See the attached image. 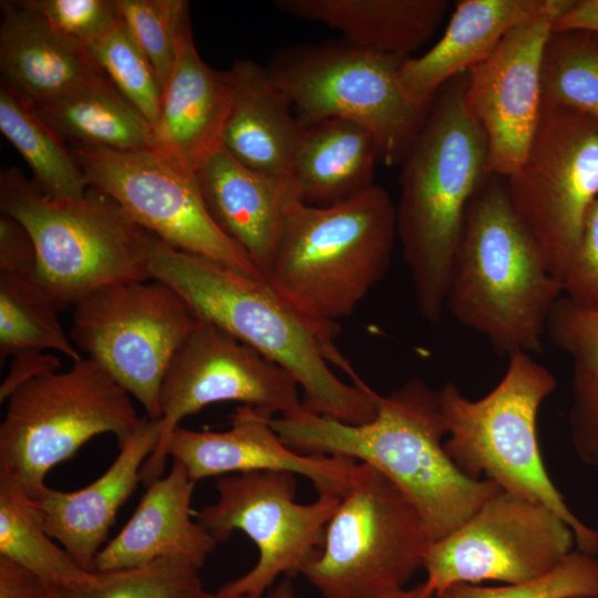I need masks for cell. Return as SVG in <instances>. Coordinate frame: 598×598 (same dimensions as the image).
<instances>
[{"mask_svg": "<svg viewBox=\"0 0 598 598\" xmlns=\"http://www.w3.org/2000/svg\"><path fill=\"white\" fill-rule=\"evenodd\" d=\"M41 598H63L62 590L56 587H48Z\"/></svg>", "mask_w": 598, "mask_h": 598, "instance_id": "7dc6e473", "label": "cell"}, {"mask_svg": "<svg viewBox=\"0 0 598 598\" xmlns=\"http://www.w3.org/2000/svg\"><path fill=\"white\" fill-rule=\"evenodd\" d=\"M405 59L352 44L302 49L268 68L305 127L340 118L367 128L379 159L400 165L430 106L415 104L400 80Z\"/></svg>", "mask_w": 598, "mask_h": 598, "instance_id": "30bf717a", "label": "cell"}, {"mask_svg": "<svg viewBox=\"0 0 598 598\" xmlns=\"http://www.w3.org/2000/svg\"><path fill=\"white\" fill-rule=\"evenodd\" d=\"M87 49L115 87L155 128L159 118L162 89L150 61L123 19L120 18Z\"/></svg>", "mask_w": 598, "mask_h": 598, "instance_id": "e575fe53", "label": "cell"}, {"mask_svg": "<svg viewBox=\"0 0 598 598\" xmlns=\"http://www.w3.org/2000/svg\"><path fill=\"white\" fill-rule=\"evenodd\" d=\"M225 401L282 417L307 411L289 372L221 328L199 319L164 374L159 391L162 436L151 456L161 451L183 419Z\"/></svg>", "mask_w": 598, "mask_h": 598, "instance_id": "2e32d148", "label": "cell"}, {"mask_svg": "<svg viewBox=\"0 0 598 598\" xmlns=\"http://www.w3.org/2000/svg\"><path fill=\"white\" fill-rule=\"evenodd\" d=\"M275 416L249 405H239L225 431H195L177 426L161 451L143 465L141 482L150 485L162 476L167 457L178 461L189 477L252 472H289L308 478L318 495L341 496L357 461L339 455L306 454L288 446L275 431Z\"/></svg>", "mask_w": 598, "mask_h": 598, "instance_id": "ac0fdd59", "label": "cell"}, {"mask_svg": "<svg viewBox=\"0 0 598 598\" xmlns=\"http://www.w3.org/2000/svg\"><path fill=\"white\" fill-rule=\"evenodd\" d=\"M398 239L396 206L370 188L329 206L293 200L262 278L324 344L385 276Z\"/></svg>", "mask_w": 598, "mask_h": 598, "instance_id": "277c9868", "label": "cell"}, {"mask_svg": "<svg viewBox=\"0 0 598 598\" xmlns=\"http://www.w3.org/2000/svg\"><path fill=\"white\" fill-rule=\"evenodd\" d=\"M594 558L597 563V566H598V527L596 528V548H595V553H594Z\"/></svg>", "mask_w": 598, "mask_h": 598, "instance_id": "c3c4849f", "label": "cell"}, {"mask_svg": "<svg viewBox=\"0 0 598 598\" xmlns=\"http://www.w3.org/2000/svg\"><path fill=\"white\" fill-rule=\"evenodd\" d=\"M233 86L229 70L217 71L202 60L188 25L162 91L154 150L196 174L223 147Z\"/></svg>", "mask_w": 598, "mask_h": 598, "instance_id": "ffe728a7", "label": "cell"}, {"mask_svg": "<svg viewBox=\"0 0 598 598\" xmlns=\"http://www.w3.org/2000/svg\"><path fill=\"white\" fill-rule=\"evenodd\" d=\"M0 556L40 578L47 586L70 590L97 578L60 548L47 533L32 499L11 477L0 474Z\"/></svg>", "mask_w": 598, "mask_h": 598, "instance_id": "4dcf8cb0", "label": "cell"}, {"mask_svg": "<svg viewBox=\"0 0 598 598\" xmlns=\"http://www.w3.org/2000/svg\"><path fill=\"white\" fill-rule=\"evenodd\" d=\"M61 362L51 353H27L12 358L10 369L0 385V402L9 396L23 383L50 372L59 371Z\"/></svg>", "mask_w": 598, "mask_h": 598, "instance_id": "60d3db41", "label": "cell"}, {"mask_svg": "<svg viewBox=\"0 0 598 598\" xmlns=\"http://www.w3.org/2000/svg\"><path fill=\"white\" fill-rule=\"evenodd\" d=\"M195 484L184 465L173 460L169 472L146 486L131 518L100 550L93 571L132 568L167 557L202 568L218 542L193 518Z\"/></svg>", "mask_w": 598, "mask_h": 598, "instance_id": "7402d4cb", "label": "cell"}, {"mask_svg": "<svg viewBox=\"0 0 598 598\" xmlns=\"http://www.w3.org/2000/svg\"><path fill=\"white\" fill-rule=\"evenodd\" d=\"M435 594L425 581L412 587L403 588L378 598H434Z\"/></svg>", "mask_w": 598, "mask_h": 598, "instance_id": "ee69618b", "label": "cell"}, {"mask_svg": "<svg viewBox=\"0 0 598 598\" xmlns=\"http://www.w3.org/2000/svg\"><path fill=\"white\" fill-rule=\"evenodd\" d=\"M574 549V533L559 516L499 489L461 526L432 542L424 581L435 595L457 584H516L546 574Z\"/></svg>", "mask_w": 598, "mask_h": 598, "instance_id": "9a60e30c", "label": "cell"}, {"mask_svg": "<svg viewBox=\"0 0 598 598\" xmlns=\"http://www.w3.org/2000/svg\"><path fill=\"white\" fill-rule=\"evenodd\" d=\"M546 0H461L442 38L420 56L406 58L400 80L408 96L429 107L440 89L488 58L506 33Z\"/></svg>", "mask_w": 598, "mask_h": 598, "instance_id": "cb8c5ba5", "label": "cell"}, {"mask_svg": "<svg viewBox=\"0 0 598 598\" xmlns=\"http://www.w3.org/2000/svg\"><path fill=\"white\" fill-rule=\"evenodd\" d=\"M563 31H585L598 37V0H573L553 27V32Z\"/></svg>", "mask_w": 598, "mask_h": 598, "instance_id": "7bdbcfd3", "label": "cell"}, {"mask_svg": "<svg viewBox=\"0 0 598 598\" xmlns=\"http://www.w3.org/2000/svg\"><path fill=\"white\" fill-rule=\"evenodd\" d=\"M506 182L516 214L564 286L598 198V121L543 103L526 156Z\"/></svg>", "mask_w": 598, "mask_h": 598, "instance_id": "7c38bea8", "label": "cell"}, {"mask_svg": "<svg viewBox=\"0 0 598 598\" xmlns=\"http://www.w3.org/2000/svg\"><path fill=\"white\" fill-rule=\"evenodd\" d=\"M196 177L214 220L264 276L287 209L299 198L244 166L224 147L204 163Z\"/></svg>", "mask_w": 598, "mask_h": 598, "instance_id": "603a6c76", "label": "cell"}, {"mask_svg": "<svg viewBox=\"0 0 598 598\" xmlns=\"http://www.w3.org/2000/svg\"><path fill=\"white\" fill-rule=\"evenodd\" d=\"M543 103L598 121V37L585 31L551 32L542 63Z\"/></svg>", "mask_w": 598, "mask_h": 598, "instance_id": "d6a6232c", "label": "cell"}, {"mask_svg": "<svg viewBox=\"0 0 598 598\" xmlns=\"http://www.w3.org/2000/svg\"><path fill=\"white\" fill-rule=\"evenodd\" d=\"M215 485L216 501L194 516L218 544L243 532L256 545L255 566L219 588L246 598H262L280 576L301 575L322 548L340 501V496L318 495L308 504L296 502V475L289 472L224 475Z\"/></svg>", "mask_w": 598, "mask_h": 598, "instance_id": "4fadbf2b", "label": "cell"}, {"mask_svg": "<svg viewBox=\"0 0 598 598\" xmlns=\"http://www.w3.org/2000/svg\"><path fill=\"white\" fill-rule=\"evenodd\" d=\"M37 265L33 239L23 224L1 213L0 272L31 277Z\"/></svg>", "mask_w": 598, "mask_h": 598, "instance_id": "ab89813d", "label": "cell"}, {"mask_svg": "<svg viewBox=\"0 0 598 598\" xmlns=\"http://www.w3.org/2000/svg\"><path fill=\"white\" fill-rule=\"evenodd\" d=\"M379 152L363 126L330 118L305 128L293 163L298 197L312 206H329L373 186Z\"/></svg>", "mask_w": 598, "mask_h": 598, "instance_id": "4316f807", "label": "cell"}, {"mask_svg": "<svg viewBox=\"0 0 598 598\" xmlns=\"http://www.w3.org/2000/svg\"><path fill=\"white\" fill-rule=\"evenodd\" d=\"M564 296L577 305L598 308V198L586 216L575 261L564 280Z\"/></svg>", "mask_w": 598, "mask_h": 598, "instance_id": "f35d334b", "label": "cell"}, {"mask_svg": "<svg viewBox=\"0 0 598 598\" xmlns=\"http://www.w3.org/2000/svg\"><path fill=\"white\" fill-rule=\"evenodd\" d=\"M55 299L31 277L0 272V353L54 350L73 362L83 355L60 320Z\"/></svg>", "mask_w": 598, "mask_h": 598, "instance_id": "1f68e13d", "label": "cell"}, {"mask_svg": "<svg viewBox=\"0 0 598 598\" xmlns=\"http://www.w3.org/2000/svg\"><path fill=\"white\" fill-rule=\"evenodd\" d=\"M89 187L114 199L141 227L171 247L262 277L212 217L196 174L154 148L69 146Z\"/></svg>", "mask_w": 598, "mask_h": 598, "instance_id": "5bb4252c", "label": "cell"}, {"mask_svg": "<svg viewBox=\"0 0 598 598\" xmlns=\"http://www.w3.org/2000/svg\"><path fill=\"white\" fill-rule=\"evenodd\" d=\"M573 0H546L467 71L465 104L483 127L491 169L508 177L524 161L542 113V63L556 20Z\"/></svg>", "mask_w": 598, "mask_h": 598, "instance_id": "e0dca14e", "label": "cell"}, {"mask_svg": "<svg viewBox=\"0 0 598 598\" xmlns=\"http://www.w3.org/2000/svg\"><path fill=\"white\" fill-rule=\"evenodd\" d=\"M116 6L163 91L176 60L179 39L190 25L189 3L185 0H116Z\"/></svg>", "mask_w": 598, "mask_h": 598, "instance_id": "d590c367", "label": "cell"}, {"mask_svg": "<svg viewBox=\"0 0 598 598\" xmlns=\"http://www.w3.org/2000/svg\"><path fill=\"white\" fill-rule=\"evenodd\" d=\"M467 72L434 96L400 166L396 231L420 315L437 324L468 205L493 173L486 134L465 104Z\"/></svg>", "mask_w": 598, "mask_h": 598, "instance_id": "7a4b0ae2", "label": "cell"}, {"mask_svg": "<svg viewBox=\"0 0 598 598\" xmlns=\"http://www.w3.org/2000/svg\"><path fill=\"white\" fill-rule=\"evenodd\" d=\"M556 388L554 374L523 351L508 355L501 380L477 400L454 382L444 383L436 391L447 432L444 447L466 476L492 481L554 512L571 528L576 549L594 556L596 529L568 507L540 453L537 419Z\"/></svg>", "mask_w": 598, "mask_h": 598, "instance_id": "8992f818", "label": "cell"}, {"mask_svg": "<svg viewBox=\"0 0 598 598\" xmlns=\"http://www.w3.org/2000/svg\"><path fill=\"white\" fill-rule=\"evenodd\" d=\"M564 286L492 173L472 198L448 280L445 309L494 352L543 350L548 316Z\"/></svg>", "mask_w": 598, "mask_h": 598, "instance_id": "5b68a950", "label": "cell"}, {"mask_svg": "<svg viewBox=\"0 0 598 598\" xmlns=\"http://www.w3.org/2000/svg\"><path fill=\"white\" fill-rule=\"evenodd\" d=\"M546 333L571 361V442L580 461L598 468V308L561 296L547 320Z\"/></svg>", "mask_w": 598, "mask_h": 598, "instance_id": "f1b7e54d", "label": "cell"}, {"mask_svg": "<svg viewBox=\"0 0 598 598\" xmlns=\"http://www.w3.org/2000/svg\"><path fill=\"white\" fill-rule=\"evenodd\" d=\"M434 598H446L444 595H435Z\"/></svg>", "mask_w": 598, "mask_h": 598, "instance_id": "681fc988", "label": "cell"}, {"mask_svg": "<svg viewBox=\"0 0 598 598\" xmlns=\"http://www.w3.org/2000/svg\"><path fill=\"white\" fill-rule=\"evenodd\" d=\"M194 598H246L244 596H230L228 594H225L224 591H221L220 589L214 591V592H209V591H204L203 594L194 597Z\"/></svg>", "mask_w": 598, "mask_h": 598, "instance_id": "bcb514c9", "label": "cell"}, {"mask_svg": "<svg viewBox=\"0 0 598 598\" xmlns=\"http://www.w3.org/2000/svg\"><path fill=\"white\" fill-rule=\"evenodd\" d=\"M229 71L234 86L223 147L298 197L293 163L306 127L268 68L237 60Z\"/></svg>", "mask_w": 598, "mask_h": 598, "instance_id": "44dd1931", "label": "cell"}, {"mask_svg": "<svg viewBox=\"0 0 598 598\" xmlns=\"http://www.w3.org/2000/svg\"><path fill=\"white\" fill-rule=\"evenodd\" d=\"M272 427L291 448L365 463L412 501L433 539L452 533L501 488L462 473L445 451L446 427L436 391L414 377L378 395L375 416L363 424L303 412L274 417Z\"/></svg>", "mask_w": 598, "mask_h": 598, "instance_id": "6da1fadb", "label": "cell"}, {"mask_svg": "<svg viewBox=\"0 0 598 598\" xmlns=\"http://www.w3.org/2000/svg\"><path fill=\"white\" fill-rule=\"evenodd\" d=\"M446 598H598V566L594 556L574 549L538 577L502 586L457 584Z\"/></svg>", "mask_w": 598, "mask_h": 598, "instance_id": "8d00e7d4", "label": "cell"}, {"mask_svg": "<svg viewBox=\"0 0 598 598\" xmlns=\"http://www.w3.org/2000/svg\"><path fill=\"white\" fill-rule=\"evenodd\" d=\"M199 570L187 559L167 557L132 568L96 573L94 582L61 590L63 598H194L205 591Z\"/></svg>", "mask_w": 598, "mask_h": 598, "instance_id": "836d02e7", "label": "cell"}, {"mask_svg": "<svg viewBox=\"0 0 598 598\" xmlns=\"http://www.w3.org/2000/svg\"><path fill=\"white\" fill-rule=\"evenodd\" d=\"M162 436L159 420L144 419L110 467L91 484L62 492L48 486L29 496L47 533L84 570L93 565L116 514L141 482L145 462Z\"/></svg>", "mask_w": 598, "mask_h": 598, "instance_id": "d6986e66", "label": "cell"}, {"mask_svg": "<svg viewBox=\"0 0 598 598\" xmlns=\"http://www.w3.org/2000/svg\"><path fill=\"white\" fill-rule=\"evenodd\" d=\"M14 2L38 17L58 34L86 49L121 18L116 0H14Z\"/></svg>", "mask_w": 598, "mask_h": 598, "instance_id": "74e56055", "label": "cell"}, {"mask_svg": "<svg viewBox=\"0 0 598 598\" xmlns=\"http://www.w3.org/2000/svg\"><path fill=\"white\" fill-rule=\"evenodd\" d=\"M0 131L30 167L47 197H82L89 189L70 147L42 120L35 106L12 85L0 82Z\"/></svg>", "mask_w": 598, "mask_h": 598, "instance_id": "f546056e", "label": "cell"}, {"mask_svg": "<svg viewBox=\"0 0 598 598\" xmlns=\"http://www.w3.org/2000/svg\"><path fill=\"white\" fill-rule=\"evenodd\" d=\"M292 17L339 30L347 43L399 58L421 48L439 29L447 0H276Z\"/></svg>", "mask_w": 598, "mask_h": 598, "instance_id": "484cf974", "label": "cell"}, {"mask_svg": "<svg viewBox=\"0 0 598 598\" xmlns=\"http://www.w3.org/2000/svg\"><path fill=\"white\" fill-rule=\"evenodd\" d=\"M35 109L69 146L116 151L155 147L153 126L106 75Z\"/></svg>", "mask_w": 598, "mask_h": 598, "instance_id": "83f0119b", "label": "cell"}, {"mask_svg": "<svg viewBox=\"0 0 598 598\" xmlns=\"http://www.w3.org/2000/svg\"><path fill=\"white\" fill-rule=\"evenodd\" d=\"M0 209L30 233L37 250L31 278L60 309L104 287L152 279L156 236L102 192L89 187L79 198H50L9 167L0 174Z\"/></svg>", "mask_w": 598, "mask_h": 598, "instance_id": "52a82bcc", "label": "cell"}, {"mask_svg": "<svg viewBox=\"0 0 598 598\" xmlns=\"http://www.w3.org/2000/svg\"><path fill=\"white\" fill-rule=\"evenodd\" d=\"M1 79L34 106L105 75L90 51L54 32L14 1H1Z\"/></svg>", "mask_w": 598, "mask_h": 598, "instance_id": "d4e9b609", "label": "cell"}, {"mask_svg": "<svg viewBox=\"0 0 598 598\" xmlns=\"http://www.w3.org/2000/svg\"><path fill=\"white\" fill-rule=\"evenodd\" d=\"M432 542L405 493L357 462L322 548L301 575L324 598H378L404 588L423 568Z\"/></svg>", "mask_w": 598, "mask_h": 598, "instance_id": "9c48e42d", "label": "cell"}, {"mask_svg": "<svg viewBox=\"0 0 598 598\" xmlns=\"http://www.w3.org/2000/svg\"><path fill=\"white\" fill-rule=\"evenodd\" d=\"M48 587L28 569L0 556V598H41Z\"/></svg>", "mask_w": 598, "mask_h": 598, "instance_id": "b9f144b4", "label": "cell"}, {"mask_svg": "<svg viewBox=\"0 0 598 598\" xmlns=\"http://www.w3.org/2000/svg\"><path fill=\"white\" fill-rule=\"evenodd\" d=\"M0 424V474L33 496L47 474L105 433L123 446L138 430L132 396L93 359L39 375L9 396Z\"/></svg>", "mask_w": 598, "mask_h": 598, "instance_id": "ba28073f", "label": "cell"}, {"mask_svg": "<svg viewBox=\"0 0 598 598\" xmlns=\"http://www.w3.org/2000/svg\"><path fill=\"white\" fill-rule=\"evenodd\" d=\"M153 279L173 288L198 319L209 321L274 361L297 381L303 408L348 424L370 422L378 395L358 374L343 382L327 359L329 348L262 277H251L177 250L156 237Z\"/></svg>", "mask_w": 598, "mask_h": 598, "instance_id": "3957f363", "label": "cell"}, {"mask_svg": "<svg viewBox=\"0 0 598 598\" xmlns=\"http://www.w3.org/2000/svg\"><path fill=\"white\" fill-rule=\"evenodd\" d=\"M199 319L168 285L156 279L112 285L73 306L70 337L97 362L150 420H159L166 369Z\"/></svg>", "mask_w": 598, "mask_h": 598, "instance_id": "8fae6325", "label": "cell"}, {"mask_svg": "<svg viewBox=\"0 0 598 598\" xmlns=\"http://www.w3.org/2000/svg\"><path fill=\"white\" fill-rule=\"evenodd\" d=\"M262 598H298L291 577H282Z\"/></svg>", "mask_w": 598, "mask_h": 598, "instance_id": "f6af8a7d", "label": "cell"}]
</instances>
